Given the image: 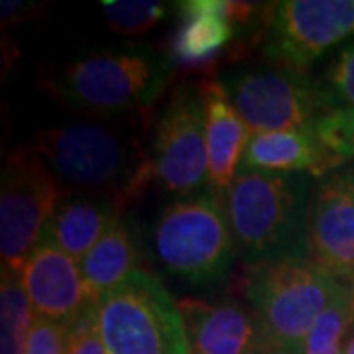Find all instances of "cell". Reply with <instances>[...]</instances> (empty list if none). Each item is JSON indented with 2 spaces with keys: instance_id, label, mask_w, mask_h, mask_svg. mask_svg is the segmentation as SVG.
<instances>
[{
  "instance_id": "1",
  "label": "cell",
  "mask_w": 354,
  "mask_h": 354,
  "mask_svg": "<svg viewBox=\"0 0 354 354\" xmlns=\"http://www.w3.org/2000/svg\"><path fill=\"white\" fill-rule=\"evenodd\" d=\"M32 146L65 193L99 195L124 207L152 181L150 153L134 134L106 122L75 120L48 128Z\"/></svg>"
},
{
  "instance_id": "2",
  "label": "cell",
  "mask_w": 354,
  "mask_h": 354,
  "mask_svg": "<svg viewBox=\"0 0 354 354\" xmlns=\"http://www.w3.org/2000/svg\"><path fill=\"white\" fill-rule=\"evenodd\" d=\"M315 183L305 174L241 169L225 195L228 223L246 264L309 258L307 230Z\"/></svg>"
},
{
  "instance_id": "3",
  "label": "cell",
  "mask_w": 354,
  "mask_h": 354,
  "mask_svg": "<svg viewBox=\"0 0 354 354\" xmlns=\"http://www.w3.org/2000/svg\"><path fill=\"white\" fill-rule=\"evenodd\" d=\"M176 57L148 44L88 51L51 77V95L69 109L102 116L150 109L171 85Z\"/></svg>"
},
{
  "instance_id": "4",
  "label": "cell",
  "mask_w": 354,
  "mask_h": 354,
  "mask_svg": "<svg viewBox=\"0 0 354 354\" xmlns=\"http://www.w3.org/2000/svg\"><path fill=\"white\" fill-rule=\"evenodd\" d=\"M342 281L309 258H272L250 264L244 293L274 354H304L317 319Z\"/></svg>"
},
{
  "instance_id": "5",
  "label": "cell",
  "mask_w": 354,
  "mask_h": 354,
  "mask_svg": "<svg viewBox=\"0 0 354 354\" xmlns=\"http://www.w3.org/2000/svg\"><path fill=\"white\" fill-rule=\"evenodd\" d=\"M153 250L169 274L191 286L227 278L239 250L223 199L205 189L169 203L153 223Z\"/></svg>"
},
{
  "instance_id": "6",
  "label": "cell",
  "mask_w": 354,
  "mask_h": 354,
  "mask_svg": "<svg viewBox=\"0 0 354 354\" xmlns=\"http://www.w3.org/2000/svg\"><path fill=\"white\" fill-rule=\"evenodd\" d=\"M95 311L106 354H191L179 305L146 270L104 293Z\"/></svg>"
},
{
  "instance_id": "7",
  "label": "cell",
  "mask_w": 354,
  "mask_h": 354,
  "mask_svg": "<svg viewBox=\"0 0 354 354\" xmlns=\"http://www.w3.org/2000/svg\"><path fill=\"white\" fill-rule=\"evenodd\" d=\"M252 134L313 128L329 109L317 79L274 65H244L218 79Z\"/></svg>"
},
{
  "instance_id": "8",
  "label": "cell",
  "mask_w": 354,
  "mask_h": 354,
  "mask_svg": "<svg viewBox=\"0 0 354 354\" xmlns=\"http://www.w3.org/2000/svg\"><path fill=\"white\" fill-rule=\"evenodd\" d=\"M64 193L34 146L14 148L6 156L0 177V258L4 270L22 272Z\"/></svg>"
},
{
  "instance_id": "9",
  "label": "cell",
  "mask_w": 354,
  "mask_h": 354,
  "mask_svg": "<svg viewBox=\"0 0 354 354\" xmlns=\"http://www.w3.org/2000/svg\"><path fill=\"white\" fill-rule=\"evenodd\" d=\"M353 34L354 0H283L274 4L266 24L262 55L274 67L309 73Z\"/></svg>"
},
{
  "instance_id": "10",
  "label": "cell",
  "mask_w": 354,
  "mask_h": 354,
  "mask_svg": "<svg viewBox=\"0 0 354 354\" xmlns=\"http://www.w3.org/2000/svg\"><path fill=\"white\" fill-rule=\"evenodd\" d=\"M150 165L152 179L167 193L187 197L207 189L209 156L199 85H181L169 97L153 130Z\"/></svg>"
},
{
  "instance_id": "11",
  "label": "cell",
  "mask_w": 354,
  "mask_h": 354,
  "mask_svg": "<svg viewBox=\"0 0 354 354\" xmlns=\"http://www.w3.org/2000/svg\"><path fill=\"white\" fill-rule=\"evenodd\" d=\"M307 256L344 283L354 281V167L315 183Z\"/></svg>"
},
{
  "instance_id": "12",
  "label": "cell",
  "mask_w": 354,
  "mask_h": 354,
  "mask_svg": "<svg viewBox=\"0 0 354 354\" xmlns=\"http://www.w3.org/2000/svg\"><path fill=\"white\" fill-rule=\"evenodd\" d=\"M20 279L34 313L65 327L95 305L85 288L81 264L48 242L39 241L26 258Z\"/></svg>"
},
{
  "instance_id": "13",
  "label": "cell",
  "mask_w": 354,
  "mask_h": 354,
  "mask_svg": "<svg viewBox=\"0 0 354 354\" xmlns=\"http://www.w3.org/2000/svg\"><path fill=\"white\" fill-rule=\"evenodd\" d=\"M179 309L185 321L191 354L272 353L252 309L234 299L215 304L183 299Z\"/></svg>"
},
{
  "instance_id": "14",
  "label": "cell",
  "mask_w": 354,
  "mask_h": 354,
  "mask_svg": "<svg viewBox=\"0 0 354 354\" xmlns=\"http://www.w3.org/2000/svg\"><path fill=\"white\" fill-rule=\"evenodd\" d=\"M199 88L205 102V134L209 156L207 189L223 199L241 171L242 158L250 142V130L232 102L228 101L218 79L199 83Z\"/></svg>"
},
{
  "instance_id": "15",
  "label": "cell",
  "mask_w": 354,
  "mask_h": 354,
  "mask_svg": "<svg viewBox=\"0 0 354 354\" xmlns=\"http://www.w3.org/2000/svg\"><path fill=\"white\" fill-rule=\"evenodd\" d=\"M341 165L317 136L315 127L252 134L241 169L268 174H305L323 179Z\"/></svg>"
},
{
  "instance_id": "16",
  "label": "cell",
  "mask_w": 354,
  "mask_h": 354,
  "mask_svg": "<svg viewBox=\"0 0 354 354\" xmlns=\"http://www.w3.org/2000/svg\"><path fill=\"white\" fill-rule=\"evenodd\" d=\"M120 216L122 205L113 199L85 193H64L41 232V241L81 264Z\"/></svg>"
},
{
  "instance_id": "17",
  "label": "cell",
  "mask_w": 354,
  "mask_h": 354,
  "mask_svg": "<svg viewBox=\"0 0 354 354\" xmlns=\"http://www.w3.org/2000/svg\"><path fill=\"white\" fill-rule=\"evenodd\" d=\"M179 24L174 38V57L187 64L211 59L239 30L228 12V0H185L177 4Z\"/></svg>"
},
{
  "instance_id": "18",
  "label": "cell",
  "mask_w": 354,
  "mask_h": 354,
  "mask_svg": "<svg viewBox=\"0 0 354 354\" xmlns=\"http://www.w3.org/2000/svg\"><path fill=\"white\" fill-rule=\"evenodd\" d=\"M138 264L140 244L136 232L127 216H120L81 262L91 301L97 304L104 293L142 270Z\"/></svg>"
},
{
  "instance_id": "19",
  "label": "cell",
  "mask_w": 354,
  "mask_h": 354,
  "mask_svg": "<svg viewBox=\"0 0 354 354\" xmlns=\"http://www.w3.org/2000/svg\"><path fill=\"white\" fill-rule=\"evenodd\" d=\"M36 313L20 274L2 268L0 283V354H24Z\"/></svg>"
},
{
  "instance_id": "20",
  "label": "cell",
  "mask_w": 354,
  "mask_h": 354,
  "mask_svg": "<svg viewBox=\"0 0 354 354\" xmlns=\"http://www.w3.org/2000/svg\"><path fill=\"white\" fill-rule=\"evenodd\" d=\"M354 329V286L342 281L341 290L329 307L317 319L304 354H344L351 330Z\"/></svg>"
},
{
  "instance_id": "21",
  "label": "cell",
  "mask_w": 354,
  "mask_h": 354,
  "mask_svg": "<svg viewBox=\"0 0 354 354\" xmlns=\"http://www.w3.org/2000/svg\"><path fill=\"white\" fill-rule=\"evenodd\" d=\"M101 6L109 26L120 36H142L177 10V4L162 0H104Z\"/></svg>"
},
{
  "instance_id": "22",
  "label": "cell",
  "mask_w": 354,
  "mask_h": 354,
  "mask_svg": "<svg viewBox=\"0 0 354 354\" xmlns=\"http://www.w3.org/2000/svg\"><path fill=\"white\" fill-rule=\"evenodd\" d=\"M317 83L329 111L354 109V39L335 53Z\"/></svg>"
},
{
  "instance_id": "23",
  "label": "cell",
  "mask_w": 354,
  "mask_h": 354,
  "mask_svg": "<svg viewBox=\"0 0 354 354\" xmlns=\"http://www.w3.org/2000/svg\"><path fill=\"white\" fill-rule=\"evenodd\" d=\"M317 136L325 144L337 164L354 160V109H335L325 113L315 124Z\"/></svg>"
},
{
  "instance_id": "24",
  "label": "cell",
  "mask_w": 354,
  "mask_h": 354,
  "mask_svg": "<svg viewBox=\"0 0 354 354\" xmlns=\"http://www.w3.org/2000/svg\"><path fill=\"white\" fill-rule=\"evenodd\" d=\"M65 354H106L104 342L97 325L95 305L67 327Z\"/></svg>"
},
{
  "instance_id": "25",
  "label": "cell",
  "mask_w": 354,
  "mask_h": 354,
  "mask_svg": "<svg viewBox=\"0 0 354 354\" xmlns=\"http://www.w3.org/2000/svg\"><path fill=\"white\" fill-rule=\"evenodd\" d=\"M65 325L36 315L32 330L28 335L24 354H65Z\"/></svg>"
},
{
  "instance_id": "26",
  "label": "cell",
  "mask_w": 354,
  "mask_h": 354,
  "mask_svg": "<svg viewBox=\"0 0 354 354\" xmlns=\"http://www.w3.org/2000/svg\"><path fill=\"white\" fill-rule=\"evenodd\" d=\"M38 4L32 2H22V0H10L2 2V24H16L22 18H28L30 12H36Z\"/></svg>"
},
{
  "instance_id": "27",
  "label": "cell",
  "mask_w": 354,
  "mask_h": 354,
  "mask_svg": "<svg viewBox=\"0 0 354 354\" xmlns=\"http://www.w3.org/2000/svg\"><path fill=\"white\" fill-rule=\"evenodd\" d=\"M344 354H354V333L348 337V342L344 346Z\"/></svg>"
},
{
  "instance_id": "28",
  "label": "cell",
  "mask_w": 354,
  "mask_h": 354,
  "mask_svg": "<svg viewBox=\"0 0 354 354\" xmlns=\"http://www.w3.org/2000/svg\"><path fill=\"white\" fill-rule=\"evenodd\" d=\"M353 286H354V281H353Z\"/></svg>"
},
{
  "instance_id": "29",
  "label": "cell",
  "mask_w": 354,
  "mask_h": 354,
  "mask_svg": "<svg viewBox=\"0 0 354 354\" xmlns=\"http://www.w3.org/2000/svg\"><path fill=\"white\" fill-rule=\"evenodd\" d=\"M270 354H274V353H270Z\"/></svg>"
}]
</instances>
